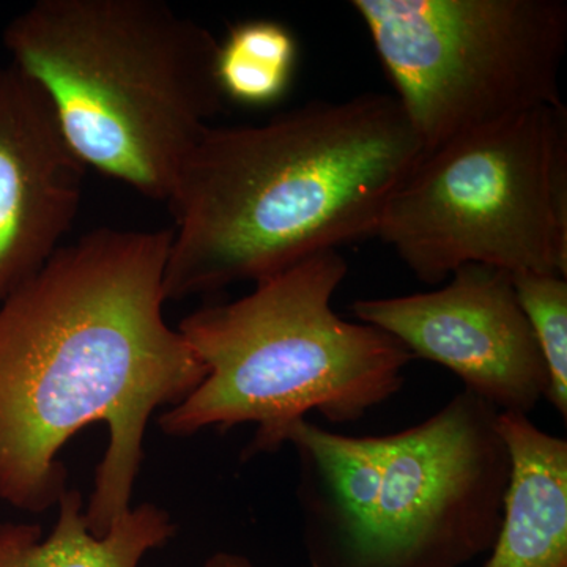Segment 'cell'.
Segmentation results:
<instances>
[{
	"label": "cell",
	"mask_w": 567,
	"mask_h": 567,
	"mask_svg": "<svg viewBox=\"0 0 567 567\" xmlns=\"http://www.w3.org/2000/svg\"><path fill=\"white\" fill-rule=\"evenodd\" d=\"M173 229H99L62 246L0 305V502L58 506L59 453L95 423L110 427L85 507L103 537L132 509L155 410L175 406L207 368L164 320Z\"/></svg>",
	"instance_id": "cell-1"
},
{
	"label": "cell",
	"mask_w": 567,
	"mask_h": 567,
	"mask_svg": "<svg viewBox=\"0 0 567 567\" xmlns=\"http://www.w3.org/2000/svg\"><path fill=\"white\" fill-rule=\"evenodd\" d=\"M424 148L394 96L311 102L254 126H210L183 164L164 295L259 282L371 237Z\"/></svg>",
	"instance_id": "cell-2"
},
{
	"label": "cell",
	"mask_w": 567,
	"mask_h": 567,
	"mask_svg": "<svg viewBox=\"0 0 567 567\" xmlns=\"http://www.w3.org/2000/svg\"><path fill=\"white\" fill-rule=\"evenodd\" d=\"M3 47L81 163L159 203L223 111L219 41L162 0H37Z\"/></svg>",
	"instance_id": "cell-3"
},
{
	"label": "cell",
	"mask_w": 567,
	"mask_h": 567,
	"mask_svg": "<svg viewBox=\"0 0 567 567\" xmlns=\"http://www.w3.org/2000/svg\"><path fill=\"white\" fill-rule=\"evenodd\" d=\"M498 415L464 390L394 434L290 425L309 565L462 567L487 555L509 480Z\"/></svg>",
	"instance_id": "cell-4"
},
{
	"label": "cell",
	"mask_w": 567,
	"mask_h": 567,
	"mask_svg": "<svg viewBox=\"0 0 567 567\" xmlns=\"http://www.w3.org/2000/svg\"><path fill=\"white\" fill-rule=\"evenodd\" d=\"M347 270L336 249L317 252L233 303L185 317L177 330L207 375L158 417L164 434L256 424L245 450L251 458L279 450L287 429L308 413L354 423L399 393L415 357L385 331L336 315L331 300Z\"/></svg>",
	"instance_id": "cell-5"
},
{
	"label": "cell",
	"mask_w": 567,
	"mask_h": 567,
	"mask_svg": "<svg viewBox=\"0 0 567 567\" xmlns=\"http://www.w3.org/2000/svg\"><path fill=\"white\" fill-rule=\"evenodd\" d=\"M377 237L425 284L468 264L567 275V111L544 106L424 153Z\"/></svg>",
	"instance_id": "cell-6"
},
{
	"label": "cell",
	"mask_w": 567,
	"mask_h": 567,
	"mask_svg": "<svg viewBox=\"0 0 567 567\" xmlns=\"http://www.w3.org/2000/svg\"><path fill=\"white\" fill-rule=\"evenodd\" d=\"M424 153L559 106L563 0H353Z\"/></svg>",
	"instance_id": "cell-7"
},
{
	"label": "cell",
	"mask_w": 567,
	"mask_h": 567,
	"mask_svg": "<svg viewBox=\"0 0 567 567\" xmlns=\"http://www.w3.org/2000/svg\"><path fill=\"white\" fill-rule=\"evenodd\" d=\"M353 316L393 336L413 357L446 368L498 412L528 415L548 393V372L513 274L468 264L432 292L354 301Z\"/></svg>",
	"instance_id": "cell-8"
},
{
	"label": "cell",
	"mask_w": 567,
	"mask_h": 567,
	"mask_svg": "<svg viewBox=\"0 0 567 567\" xmlns=\"http://www.w3.org/2000/svg\"><path fill=\"white\" fill-rule=\"evenodd\" d=\"M85 171L39 85L0 66V305L62 248Z\"/></svg>",
	"instance_id": "cell-9"
},
{
	"label": "cell",
	"mask_w": 567,
	"mask_h": 567,
	"mask_svg": "<svg viewBox=\"0 0 567 567\" xmlns=\"http://www.w3.org/2000/svg\"><path fill=\"white\" fill-rule=\"evenodd\" d=\"M509 456L502 525L483 567H567V442L499 412Z\"/></svg>",
	"instance_id": "cell-10"
},
{
	"label": "cell",
	"mask_w": 567,
	"mask_h": 567,
	"mask_svg": "<svg viewBox=\"0 0 567 567\" xmlns=\"http://www.w3.org/2000/svg\"><path fill=\"white\" fill-rule=\"evenodd\" d=\"M58 506L47 537L39 525L0 522V567H140L177 532L171 514L153 503L126 511L103 537L89 529L80 491L69 488Z\"/></svg>",
	"instance_id": "cell-11"
},
{
	"label": "cell",
	"mask_w": 567,
	"mask_h": 567,
	"mask_svg": "<svg viewBox=\"0 0 567 567\" xmlns=\"http://www.w3.org/2000/svg\"><path fill=\"white\" fill-rule=\"evenodd\" d=\"M298 43L282 22H238L216 55V78L224 99L246 106H270L289 91L297 70Z\"/></svg>",
	"instance_id": "cell-12"
},
{
	"label": "cell",
	"mask_w": 567,
	"mask_h": 567,
	"mask_svg": "<svg viewBox=\"0 0 567 567\" xmlns=\"http://www.w3.org/2000/svg\"><path fill=\"white\" fill-rule=\"evenodd\" d=\"M517 300L548 372L547 401L567 417V281L558 275H513Z\"/></svg>",
	"instance_id": "cell-13"
},
{
	"label": "cell",
	"mask_w": 567,
	"mask_h": 567,
	"mask_svg": "<svg viewBox=\"0 0 567 567\" xmlns=\"http://www.w3.org/2000/svg\"><path fill=\"white\" fill-rule=\"evenodd\" d=\"M204 567H256L248 558L241 555L218 551L205 561Z\"/></svg>",
	"instance_id": "cell-14"
}]
</instances>
